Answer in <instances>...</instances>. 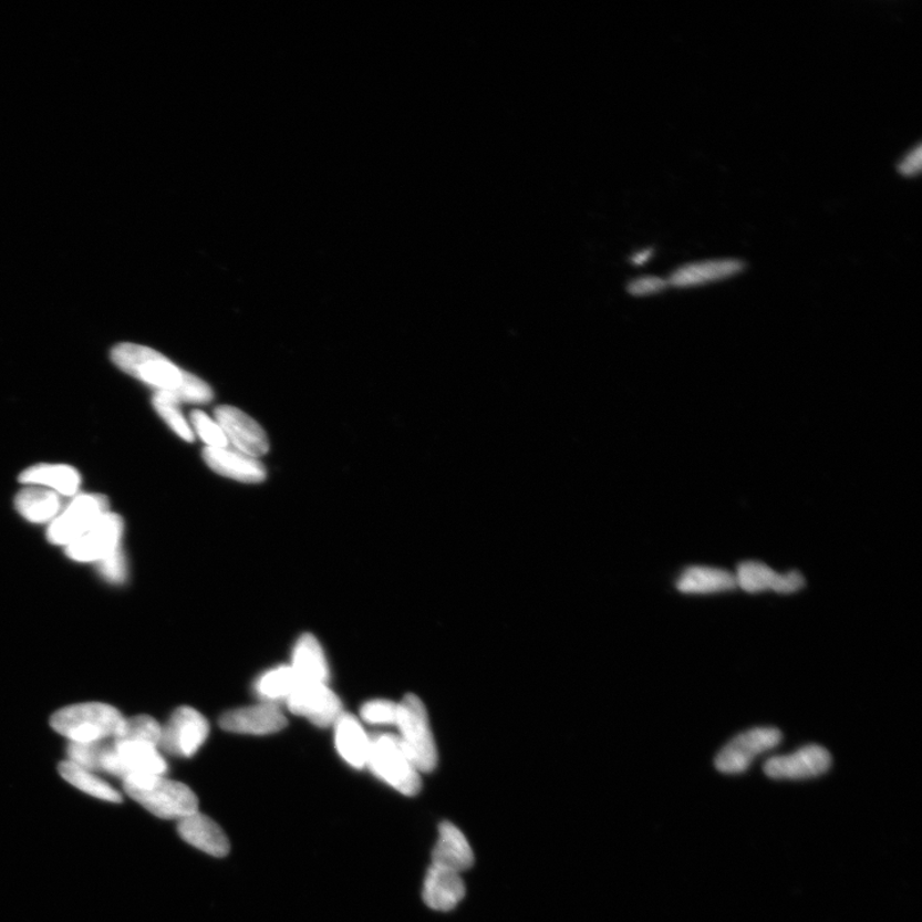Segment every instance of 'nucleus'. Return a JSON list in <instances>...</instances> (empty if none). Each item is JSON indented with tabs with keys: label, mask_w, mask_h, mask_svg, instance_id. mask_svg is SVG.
I'll list each match as a JSON object with an SVG mask.
<instances>
[{
	"label": "nucleus",
	"mask_w": 922,
	"mask_h": 922,
	"mask_svg": "<svg viewBox=\"0 0 922 922\" xmlns=\"http://www.w3.org/2000/svg\"><path fill=\"white\" fill-rule=\"evenodd\" d=\"M126 794L157 818L183 820L199 811L198 797L176 780L163 775H136L124 779Z\"/></svg>",
	"instance_id": "f257e3e1"
},
{
	"label": "nucleus",
	"mask_w": 922,
	"mask_h": 922,
	"mask_svg": "<svg viewBox=\"0 0 922 922\" xmlns=\"http://www.w3.org/2000/svg\"><path fill=\"white\" fill-rule=\"evenodd\" d=\"M125 717L116 707L101 703L77 704L56 712L52 728L73 744H94L120 736Z\"/></svg>",
	"instance_id": "f03ea898"
},
{
	"label": "nucleus",
	"mask_w": 922,
	"mask_h": 922,
	"mask_svg": "<svg viewBox=\"0 0 922 922\" xmlns=\"http://www.w3.org/2000/svg\"><path fill=\"white\" fill-rule=\"evenodd\" d=\"M112 361L121 371L157 391L176 394L183 386L186 371L157 350L137 344H120L112 350Z\"/></svg>",
	"instance_id": "7ed1b4c3"
},
{
	"label": "nucleus",
	"mask_w": 922,
	"mask_h": 922,
	"mask_svg": "<svg viewBox=\"0 0 922 922\" xmlns=\"http://www.w3.org/2000/svg\"><path fill=\"white\" fill-rule=\"evenodd\" d=\"M366 766L375 777L387 783L400 794L411 797L419 794L421 773L395 734L383 733L371 737Z\"/></svg>",
	"instance_id": "20e7f679"
},
{
	"label": "nucleus",
	"mask_w": 922,
	"mask_h": 922,
	"mask_svg": "<svg viewBox=\"0 0 922 922\" xmlns=\"http://www.w3.org/2000/svg\"><path fill=\"white\" fill-rule=\"evenodd\" d=\"M395 725L397 737L415 768L421 774L434 771L438 762L437 747L422 700L414 695L405 696L398 704Z\"/></svg>",
	"instance_id": "39448f33"
},
{
	"label": "nucleus",
	"mask_w": 922,
	"mask_h": 922,
	"mask_svg": "<svg viewBox=\"0 0 922 922\" xmlns=\"http://www.w3.org/2000/svg\"><path fill=\"white\" fill-rule=\"evenodd\" d=\"M110 504L103 495H79L60 512L48 528V541L70 546L108 512Z\"/></svg>",
	"instance_id": "423d86ee"
},
{
	"label": "nucleus",
	"mask_w": 922,
	"mask_h": 922,
	"mask_svg": "<svg viewBox=\"0 0 922 922\" xmlns=\"http://www.w3.org/2000/svg\"><path fill=\"white\" fill-rule=\"evenodd\" d=\"M208 734L206 717L193 707H179L162 726L158 748L173 756L191 757L207 740Z\"/></svg>",
	"instance_id": "0eeeda50"
},
{
	"label": "nucleus",
	"mask_w": 922,
	"mask_h": 922,
	"mask_svg": "<svg viewBox=\"0 0 922 922\" xmlns=\"http://www.w3.org/2000/svg\"><path fill=\"white\" fill-rule=\"evenodd\" d=\"M781 742L775 728H755L732 739L715 758L716 769L723 774L745 773L758 755L768 753Z\"/></svg>",
	"instance_id": "6e6552de"
},
{
	"label": "nucleus",
	"mask_w": 922,
	"mask_h": 922,
	"mask_svg": "<svg viewBox=\"0 0 922 922\" xmlns=\"http://www.w3.org/2000/svg\"><path fill=\"white\" fill-rule=\"evenodd\" d=\"M286 704L292 714L305 717L320 728L333 726L344 713L340 698L328 687V683L299 682Z\"/></svg>",
	"instance_id": "1a4fd4ad"
},
{
	"label": "nucleus",
	"mask_w": 922,
	"mask_h": 922,
	"mask_svg": "<svg viewBox=\"0 0 922 922\" xmlns=\"http://www.w3.org/2000/svg\"><path fill=\"white\" fill-rule=\"evenodd\" d=\"M124 529V520L108 511L84 536L68 546V557L79 562H100L121 549Z\"/></svg>",
	"instance_id": "9d476101"
},
{
	"label": "nucleus",
	"mask_w": 922,
	"mask_h": 922,
	"mask_svg": "<svg viewBox=\"0 0 922 922\" xmlns=\"http://www.w3.org/2000/svg\"><path fill=\"white\" fill-rule=\"evenodd\" d=\"M215 415L228 444L232 445L236 450L256 459L268 453L269 441L265 429L248 414L238 407L222 405L217 407Z\"/></svg>",
	"instance_id": "9b49d317"
},
{
	"label": "nucleus",
	"mask_w": 922,
	"mask_h": 922,
	"mask_svg": "<svg viewBox=\"0 0 922 922\" xmlns=\"http://www.w3.org/2000/svg\"><path fill=\"white\" fill-rule=\"evenodd\" d=\"M831 755L821 746H806L797 753L773 757L764 765V771L771 779L801 780L820 777L829 771Z\"/></svg>",
	"instance_id": "f8f14e48"
},
{
	"label": "nucleus",
	"mask_w": 922,
	"mask_h": 922,
	"mask_svg": "<svg viewBox=\"0 0 922 922\" xmlns=\"http://www.w3.org/2000/svg\"><path fill=\"white\" fill-rule=\"evenodd\" d=\"M219 724L226 732L267 736L282 731L288 722L274 704L262 703L232 709L220 717Z\"/></svg>",
	"instance_id": "ddd939ff"
},
{
	"label": "nucleus",
	"mask_w": 922,
	"mask_h": 922,
	"mask_svg": "<svg viewBox=\"0 0 922 922\" xmlns=\"http://www.w3.org/2000/svg\"><path fill=\"white\" fill-rule=\"evenodd\" d=\"M204 460L218 475L242 484H260L267 477L263 464L231 446L204 448Z\"/></svg>",
	"instance_id": "4468645a"
},
{
	"label": "nucleus",
	"mask_w": 922,
	"mask_h": 922,
	"mask_svg": "<svg viewBox=\"0 0 922 922\" xmlns=\"http://www.w3.org/2000/svg\"><path fill=\"white\" fill-rule=\"evenodd\" d=\"M736 579L738 587L749 593L768 590L778 593H795L805 586V578L798 571L779 574L758 561L742 562L738 566Z\"/></svg>",
	"instance_id": "2eb2a0df"
},
{
	"label": "nucleus",
	"mask_w": 922,
	"mask_h": 922,
	"mask_svg": "<svg viewBox=\"0 0 922 922\" xmlns=\"http://www.w3.org/2000/svg\"><path fill=\"white\" fill-rule=\"evenodd\" d=\"M177 830L186 843L198 848L204 853L225 857L230 852V840L222 828L199 811L179 820Z\"/></svg>",
	"instance_id": "dca6fc26"
},
{
	"label": "nucleus",
	"mask_w": 922,
	"mask_h": 922,
	"mask_svg": "<svg viewBox=\"0 0 922 922\" xmlns=\"http://www.w3.org/2000/svg\"><path fill=\"white\" fill-rule=\"evenodd\" d=\"M465 895V885L459 872L432 863L423 885V900L429 909L452 911Z\"/></svg>",
	"instance_id": "f3484780"
},
{
	"label": "nucleus",
	"mask_w": 922,
	"mask_h": 922,
	"mask_svg": "<svg viewBox=\"0 0 922 922\" xmlns=\"http://www.w3.org/2000/svg\"><path fill=\"white\" fill-rule=\"evenodd\" d=\"M745 267V262L736 258L703 260V262L688 263L676 268L669 277L667 284H672L674 288H692V286L729 279V277L744 271Z\"/></svg>",
	"instance_id": "a211bd4d"
},
{
	"label": "nucleus",
	"mask_w": 922,
	"mask_h": 922,
	"mask_svg": "<svg viewBox=\"0 0 922 922\" xmlns=\"http://www.w3.org/2000/svg\"><path fill=\"white\" fill-rule=\"evenodd\" d=\"M475 862L472 847L463 831L452 822H444L438 830L437 843L432 852V863L453 871H467Z\"/></svg>",
	"instance_id": "6ab92c4d"
},
{
	"label": "nucleus",
	"mask_w": 922,
	"mask_h": 922,
	"mask_svg": "<svg viewBox=\"0 0 922 922\" xmlns=\"http://www.w3.org/2000/svg\"><path fill=\"white\" fill-rule=\"evenodd\" d=\"M338 753L355 769H363L369 760L371 737L352 714L342 713L333 725Z\"/></svg>",
	"instance_id": "aec40b11"
},
{
	"label": "nucleus",
	"mask_w": 922,
	"mask_h": 922,
	"mask_svg": "<svg viewBox=\"0 0 922 922\" xmlns=\"http://www.w3.org/2000/svg\"><path fill=\"white\" fill-rule=\"evenodd\" d=\"M21 484L43 487L60 496H76L81 486L80 473L63 464H39L22 473Z\"/></svg>",
	"instance_id": "412c9836"
},
{
	"label": "nucleus",
	"mask_w": 922,
	"mask_h": 922,
	"mask_svg": "<svg viewBox=\"0 0 922 922\" xmlns=\"http://www.w3.org/2000/svg\"><path fill=\"white\" fill-rule=\"evenodd\" d=\"M301 683H328L329 664L321 643L312 634L301 635L290 665Z\"/></svg>",
	"instance_id": "4be33fe9"
},
{
	"label": "nucleus",
	"mask_w": 922,
	"mask_h": 922,
	"mask_svg": "<svg viewBox=\"0 0 922 922\" xmlns=\"http://www.w3.org/2000/svg\"><path fill=\"white\" fill-rule=\"evenodd\" d=\"M15 510L31 524H48L60 516L61 496L43 487L29 486L14 499Z\"/></svg>",
	"instance_id": "5701e85b"
},
{
	"label": "nucleus",
	"mask_w": 922,
	"mask_h": 922,
	"mask_svg": "<svg viewBox=\"0 0 922 922\" xmlns=\"http://www.w3.org/2000/svg\"><path fill=\"white\" fill-rule=\"evenodd\" d=\"M736 576L716 568L691 567L683 571L676 589L683 593H717L736 590Z\"/></svg>",
	"instance_id": "b1692460"
},
{
	"label": "nucleus",
	"mask_w": 922,
	"mask_h": 922,
	"mask_svg": "<svg viewBox=\"0 0 922 922\" xmlns=\"http://www.w3.org/2000/svg\"><path fill=\"white\" fill-rule=\"evenodd\" d=\"M59 770L64 780L69 781L71 786L84 791V794L102 799V801L112 804L122 802L120 791L110 786L107 781L96 777L93 771L80 768V766L71 762L61 763Z\"/></svg>",
	"instance_id": "393cba45"
},
{
	"label": "nucleus",
	"mask_w": 922,
	"mask_h": 922,
	"mask_svg": "<svg viewBox=\"0 0 922 922\" xmlns=\"http://www.w3.org/2000/svg\"><path fill=\"white\" fill-rule=\"evenodd\" d=\"M299 680L290 665L271 669L265 673L256 683L257 695L263 703L274 704L276 701H284L298 687Z\"/></svg>",
	"instance_id": "a878e982"
},
{
	"label": "nucleus",
	"mask_w": 922,
	"mask_h": 922,
	"mask_svg": "<svg viewBox=\"0 0 922 922\" xmlns=\"http://www.w3.org/2000/svg\"><path fill=\"white\" fill-rule=\"evenodd\" d=\"M153 404L160 418L168 424V427L176 435L187 441V443H193L195 438L194 431L179 411V403L173 395L166 393V391H157L153 397Z\"/></svg>",
	"instance_id": "bb28decb"
},
{
	"label": "nucleus",
	"mask_w": 922,
	"mask_h": 922,
	"mask_svg": "<svg viewBox=\"0 0 922 922\" xmlns=\"http://www.w3.org/2000/svg\"><path fill=\"white\" fill-rule=\"evenodd\" d=\"M162 725L148 715H141L126 719L124 728L116 740L142 742L158 747Z\"/></svg>",
	"instance_id": "cd10ccee"
},
{
	"label": "nucleus",
	"mask_w": 922,
	"mask_h": 922,
	"mask_svg": "<svg viewBox=\"0 0 922 922\" xmlns=\"http://www.w3.org/2000/svg\"><path fill=\"white\" fill-rule=\"evenodd\" d=\"M191 423L195 428V434L207 444V447L222 448L230 446L222 428L208 414L201 411H194L191 413Z\"/></svg>",
	"instance_id": "c85d7f7f"
},
{
	"label": "nucleus",
	"mask_w": 922,
	"mask_h": 922,
	"mask_svg": "<svg viewBox=\"0 0 922 922\" xmlns=\"http://www.w3.org/2000/svg\"><path fill=\"white\" fill-rule=\"evenodd\" d=\"M173 396L179 404H207L214 398V391H211L207 382H204L197 375L186 372L183 386Z\"/></svg>",
	"instance_id": "c756f323"
},
{
	"label": "nucleus",
	"mask_w": 922,
	"mask_h": 922,
	"mask_svg": "<svg viewBox=\"0 0 922 922\" xmlns=\"http://www.w3.org/2000/svg\"><path fill=\"white\" fill-rule=\"evenodd\" d=\"M398 704L387 700H374L363 705L361 709L362 719L373 725H395L397 721Z\"/></svg>",
	"instance_id": "7c9ffc66"
},
{
	"label": "nucleus",
	"mask_w": 922,
	"mask_h": 922,
	"mask_svg": "<svg viewBox=\"0 0 922 922\" xmlns=\"http://www.w3.org/2000/svg\"><path fill=\"white\" fill-rule=\"evenodd\" d=\"M97 569L105 579L113 584H122L127 578V561L121 549L97 562Z\"/></svg>",
	"instance_id": "2f4dec72"
},
{
	"label": "nucleus",
	"mask_w": 922,
	"mask_h": 922,
	"mask_svg": "<svg viewBox=\"0 0 922 922\" xmlns=\"http://www.w3.org/2000/svg\"><path fill=\"white\" fill-rule=\"evenodd\" d=\"M667 286V281L661 279V277L655 276H648L641 277V279L633 280L630 284H628V291L635 297H643V296H651V293H656L663 291Z\"/></svg>",
	"instance_id": "473e14b6"
},
{
	"label": "nucleus",
	"mask_w": 922,
	"mask_h": 922,
	"mask_svg": "<svg viewBox=\"0 0 922 922\" xmlns=\"http://www.w3.org/2000/svg\"><path fill=\"white\" fill-rule=\"evenodd\" d=\"M921 143H918L913 148L904 154V157L897 165V169L904 176H916L921 170Z\"/></svg>",
	"instance_id": "72a5a7b5"
},
{
	"label": "nucleus",
	"mask_w": 922,
	"mask_h": 922,
	"mask_svg": "<svg viewBox=\"0 0 922 922\" xmlns=\"http://www.w3.org/2000/svg\"><path fill=\"white\" fill-rule=\"evenodd\" d=\"M650 256H651V251H650V250H648V251H642V252H640V255L634 256V258H633V262H634L635 265H642V263L646 262V260L650 258Z\"/></svg>",
	"instance_id": "f704fd0d"
}]
</instances>
